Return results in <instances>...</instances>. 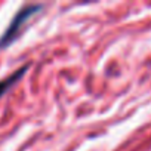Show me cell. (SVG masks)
Listing matches in <instances>:
<instances>
[{
  "label": "cell",
  "mask_w": 151,
  "mask_h": 151,
  "mask_svg": "<svg viewBox=\"0 0 151 151\" xmlns=\"http://www.w3.org/2000/svg\"><path fill=\"white\" fill-rule=\"evenodd\" d=\"M40 9H42L40 5H27V6L21 8V9L17 12V15L14 17V19L11 21V24H9V27L6 28V31L3 33L2 39H0V49L6 47L8 45H11V43L19 36L21 28L24 27V24H25L33 15H36Z\"/></svg>",
  "instance_id": "1"
},
{
  "label": "cell",
  "mask_w": 151,
  "mask_h": 151,
  "mask_svg": "<svg viewBox=\"0 0 151 151\" xmlns=\"http://www.w3.org/2000/svg\"><path fill=\"white\" fill-rule=\"evenodd\" d=\"M28 70V65H24V67H21V68H18L14 74H11V76H8L6 79H3V80H0V96H2L8 89H11L17 82H18V79L19 77H22V76L25 74V71Z\"/></svg>",
  "instance_id": "2"
}]
</instances>
